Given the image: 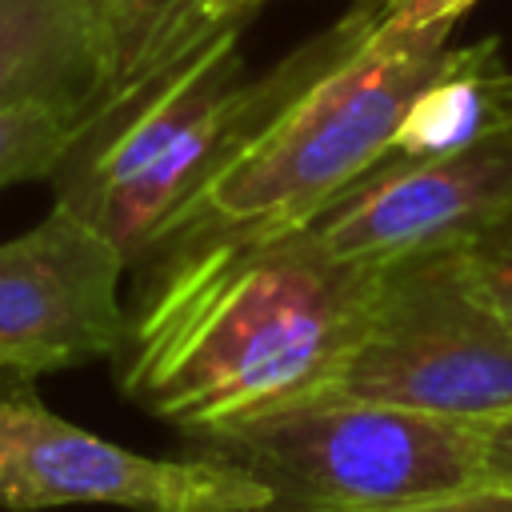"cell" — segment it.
Returning <instances> with one entry per match:
<instances>
[{
    "mask_svg": "<svg viewBox=\"0 0 512 512\" xmlns=\"http://www.w3.org/2000/svg\"><path fill=\"white\" fill-rule=\"evenodd\" d=\"M80 120L56 108H4L0 112V188L52 176L80 136Z\"/></svg>",
    "mask_w": 512,
    "mask_h": 512,
    "instance_id": "12",
    "label": "cell"
},
{
    "mask_svg": "<svg viewBox=\"0 0 512 512\" xmlns=\"http://www.w3.org/2000/svg\"><path fill=\"white\" fill-rule=\"evenodd\" d=\"M120 388L188 440L320 396L352 352L380 264L332 256L312 228L144 260Z\"/></svg>",
    "mask_w": 512,
    "mask_h": 512,
    "instance_id": "1",
    "label": "cell"
},
{
    "mask_svg": "<svg viewBox=\"0 0 512 512\" xmlns=\"http://www.w3.org/2000/svg\"><path fill=\"white\" fill-rule=\"evenodd\" d=\"M476 0H380L376 32L380 36H424V32H452L456 20Z\"/></svg>",
    "mask_w": 512,
    "mask_h": 512,
    "instance_id": "14",
    "label": "cell"
},
{
    "mask_svg": "<svg viewBox=\"0 0 512 512\" xmlns=\"http://www.w3.org/2000/svg\"><path fill=\"white\" fill-rule=\"evenodd\" d=\"M500 76L504 64L492 36L452 48L444 68L412 96L384 160H432L492 136L500 128Z\"/></svg>",
    "mask_w": 512,
    "mask_h": 512,
    "instance_id": "11",
    "label": "cell"
},
{
    "mask_svg": "<svg viewBox=\"0 0 512 512\" xmlns=\"http://www.w3.org/2000/svg\"><path fill=\"white\" fill-rule=\"evenodd\" d=\"M500 128L512 132V88H508V72L500 76Z\"/></svg>",
    "mask_w": 512,
    "mask_h": 512,
    "instance_id": "18",
    "label": "cell"
},
{
    "mask_svg": "<svg viewBox=\"0 0 512 512\" xmlns=\"http://www.w3.org/2000/svg\"><path fill=\"white\" fill-rule=\"evenodd\" d=\"M512 204V132L432 160H380L308 228L340 260L388 264L408 252L464 244Z\"/></svg>",
    "mask_w": 512,
    "mask_h": 512,
    "instance_id": "8",
    "label": "cell"
},
{
    "mask_svg": "<svg viewBox=\"0 0 512 512\" xmlns=\"http://www.w3.org/2000/svg\"><path fill=\"white\" fill-rule=\"evenodd\" d=\"M484 488L512 492V412L484 420Z\"/></svg>",
    "mask_w": 512,
    "mask_h": 512,
    "instance_id": "15",
    "label": "cell"
},
{
    "mask_svg": "<svg viewBox=\"0 0 512 512\" xmlns=\"http://www.w3.org/2000/svg\"><path fill=\"white\" fill-rule=\"evenodd\" d=\"M208 4L212 0H88L92 40L100 56L96 116L160 76L192 48H200L212 32H220L208 20Z\"/></svg>",
    "mask_w": 512,
    "mask_h": 512,
    "instance_id": "10",
    "label": "cell"
},
{
    "mask_svg": "<svg viewBox=\"0 0 512 512\" xmlns=\"http://www.w3.org/2000/svg\"><path fill=\"white\" fill-rule=\"evenodd\" d=\"M124 252L76 208L60 204L0 244V368L44 376L116 356L128 332L120 304Z\"/></svg>",
    "mask_w": 512,
    "mask_h": 512,
    "instance_id": "7",
    "label": "cell"
},
{
    "mask_svg": "<svg viewBox=\"0 0 512 512\" xmlns=\"http://www.w3.org/2000/svg\"><path fill=\"white\" fill-rule=\"evenodd\" d=\"M64 504H112L132 512H256L268 488L212 456L156 460L120 448L56 412L32 376L0 368V508L40 512Z\"/></svg>",
    "mask_w": 512,
    "mask_h": 512,
    "instance_id": "6",
    "label": "cell"
},
{
    "mask_svg": "<svg viewBox=\"0 0 512 512\" xmlns=\"http://www.w3.org/2000/svg\"><path fill=\"white\" fill-rule=\"evenodd\" d=\"M268 488L256 512H384L484 488V420L308 396L192 440Z\"/></svg>",
    "mask_w": 512,
    "mask_h": 512,
    "instance_id": "4",
    "label": "cell"
},
{
    "mask_svg": "<svg viewBox=\"0 0 512 512\" xmlns=\"http://www.w3.org/2000/svg\"><path fill=\"white\" fill-rule=\"evenodd\" d=\"M448 52V32L380 36L372 24L344 56L296 88L132 264L308 228L388 156L412 96L444 68Z\"/></svg>",
    "mask_w": 512,
    "mask_h": 512,
    "instance_id": "3",
    "label": "cell"
},
{
    "mask_svg": "<svg viewBox=\"0 0 512 512\" xmlns=\"http://www.w3.org/2000/svg\"><path fill=\"white\" fill-rule=\"evenodd\" d=\"M508 88H512V72H508Z\"/></svg>",
    "mask_w": 512,
    "mask_h": 512,
    "instance_id": "19",
    "label": "cell"
},
{
    "mask_svg": "<svg viewBox=\"0 0 512 512\" xmlns=\"http://www.w3.org/2000/svg\"><path fill=\"white\" fill-rule=\"evenodd\" d=\"M384 512H512V492L508 488H472V492L400 504V508H384Z\"/></svg>",
    "mask_w": 512,
    "mask_h": 512,
    "instance_id": "16",
    "label": "cell"
},
{
    "mask_svg": "<svg viewBox=\"0 0 512 512\" xmlns=\"http://www.w3.org/2000/svg\"><path fill=\"white\" fill-rule=\"evenodd\" d=\"M320 396L464 420L512 412V316L476 284L460 244L396 256Z\"/></svg>",
    "mask_w": 512,
    "mask_h": 512,
    "instance_id": "5",
    "label": "cell"
},
{
    "mask_svg": "<svg viewBox=\"0 0 512 512\" xmlns=\"http://www.w3.org/2000/svg\"><path fill=\"white\" fill-rule=\"evenodd\" d=\"M32 104L80 124L96 116L100 56L88 0H0V112Z\"/></svg>",
    "mask_w": 512,
    "mask_h": 512,
    "instance_id": "9",
    "label": "cell"
},
{
    "mask_svg": "<svg viewBox=\"0 0 512 512\" xmlns=\"http://www.w3.org/2000/svg\"><path fill=\"white\" fill-rule=\"evenodd\" d=\"M376 8L380 0H356L332 28L292 48L256 80L244 76L240 24H224L76 136L52 172L56 200L92 220L132 264L296 88L376 24Z\"/></svg>",
    "mask_w": 512,
    "mask_h": 512,
    "instance_id": "2",
    "label": "cell"
},
{
    "mask_svg": "<svg viewBox=\"0 0 512 512\" xmlns=\"http://www.w3.org/2000/svg\"><path fill=\"white\" fill-rule=\"evenodd\" d=\"M260 4H268V0H212V4H208V20H212L216 28H224V24H244L248 12H256Z\"/></svg>",
    "mask_w": 512,
    "mask_h": 512,
    "instance_id": "17",
    "label": "cell"
},
{
    "mask_svg": "<svg viewBox=\"0 0 512 512\" xmlns=\"http://www.w3.org/2000/svg\"><path fill=\"white\" fill-rule=\"evenodd\" d=\"M476 284L512 316V204L460 244Z\"/></svg>",
    "mask_w": 512,
    "mask_h": 512,
    "instance_id": "13",
    "label": "cell"
}]
</instances>
